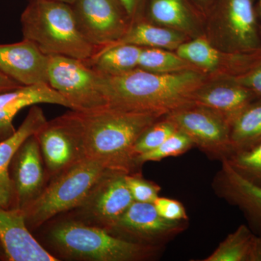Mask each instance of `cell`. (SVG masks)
<instances>
[{
    "mask_svg": "<svg viewBox=\"0 0 261 261\" xmlns=\"http://www.w3.org/2000/svg\"><path fill=\"white\" fill-rule=\"evenodd\" d=\"M189 39L190 38L183 33L156 25L142 18L130 24L128 30L119 40L102 49L120 44H132L142 48L176 51Z\"/></svg>",
    "mask_w": 261,
    "mask_h": 261,
    "instance_id": "obj_22",
    "label": "cell"
},
{
    "mask_svg": "<svg viewBox=\"0 0 261 261\" xmlns=\"http://www.w3.org/2000/svg\"><path fill=\"white\" fill-rule=\"evenodd\" d=\"M0 242L8 260H58L34 238L18 209L0 207Z\"/></svg>",
    "mask_w": 261,
    "mask_h": 261,
    "instance_id": "obj_17",
    "label": "cell"
},
{
    "mask_svg": "<svg viewBox=\"0 0 261 261\" xmlns=\"http://www.w3.org/2000/svg\"><path fill=\"white\" fill-rule=\"evenodd\" d=\"M10 176L14 189L15 208L23 210L40 195L49 178L35 135L24 141L15 152L10 163Z\"/></svg>",
    "mask_w": 261,
    "mask_h": 261,
    "instance_id": "obj_12",
    "label": "cell"
},
{
    "mask_svg": "<svg viewBox=\"0 0 261 261\" xmlns=\"http://www.w3.org/2000/svg\"><path fill=\"white\" fill-rule=\"evenodd\" d=\"M153 204L163 219L173 221H188L186 209L179 201L159 196Z\"/></svg>",
    "mask_w": 261,
    "mask_h": 261,
    "instance_id": "obj_31",
    "label": "cell"
},
{
    "mask_svg": "<svg viewBox=\"0 0 261 261\" xmlns=\"http://www.w3.org/2000/svg\"><path fill=\"white\" fill-rule=\"evenodd\" d=\"M142 49L132 44H120L99 49L86 63L102 74H124L138 68Z\"/></svg>",
    "mask_w": 261,
    "mask_h": 261,
    "instance_id": "obj_24",
    "label": "cell"
},
{
    "mask_svg": "<svg viewBox=\"0 0 261 261\" xmlns=\"http://www.w3.org/2000/svg\"><path fill=\"white\" fill-rule=\"evenodd\" d=\"M97 73L99 91L106 105L163 116L194 105V93L209 77L197 69L168 74L140 68L118 75Z\"/></svg>",
    "mask_w": 261,
    "mask_h": 261,
    "instance_id": "obj_2",
    "label": "cell"
},
{
    "mask_svg": "<svg viewBox=\"0 0 261 261\" xmlns=\"http://www.w3.org/2000/svg\"><path fill=\"white\" fill-rule=\"evenodd\" d=\"M109 171L100 161L84 159L51 178L40 195L22 210L29 230L61 213L78 208Z\"/></svg>",
    "mask_w": 261,
    "mask_h": 261,
    "instance_id": "obj_5",
    "label": "cell"
},
{
    "mask_svg": "<svg viewBox=\"0 0 261 261\" xmlns=\"http://www.w3.org/2000/svg\"><path fill=\"white\" fill-rule=\"evenodd\" d=\"M48 84L73 106L87 110L105 106L98 73L84 61L70 57L49 56Z\"/></svg>",
    "mask_w": 261,
    "mask_h": 261,
    "instance_id": "obj_8",
    "label": "cell"
},
{
    "mask_svg": "<svg viewBox=\"0 0 261 261\" xmlns=\"http://www.w3.org/2000/svg\"><path fill=\"white\" fill-rule=\"evenodd\" d=\"M175 51L208 76H238L261 55V51L231 53L221 50L214 47L205 35L189 39Z\"/></svg>",
    "mask_w": 261,
    "mask_h": 261,
    "instance_id": "obj_13",
    "label": "cell"
},
{
    "mask_svg": "<svg viewBox=\"0 0 261 261\" xmlns=\"http://www.w3.org/2000/svg\"><path fill=\"white\" fill-rule=\"evenodd\" d=\"M47 120L43 110L32 106L23 123L11 137L0 142V207L15 208L14 189L10 176V166L13 156L24 141L35 135Z\"/></svg>",
    "mask_w": 261,
    "mask_h": 261,
    "instance_id": "obj_21",
    "label": "cell"
},
{
    "mask_svg": "<svg viewBox=\"0 0 261 261\" xmlns=\"http://www.w3.org/2000/svg\"><path fill=\"white\" fill-rule=\"evenodd\" d=\"M202 261H261V237L240 225Z\"/></svg>",
    "mask_w": 261,
    "mask_h": 261,
    "instance_id": "obj_23",
    "label": "cell"
},
{
    "mask_svg": "<svg viewBox=\"0 0 261 261\" xmlns=\"http://www.w3.org/2000/svg\"><path fill=\"white\" fill-rule=\"evenodd\" d=\"M177 130L171 120L163 116L147 128L135 142L133 147L135 159L140 154L154 150Z\"/></svg>",
    "mask_w": 261,
    "mask_h": 261,
    "instance_id": "obj_29",
    "label": "cell"
},
{
    "mask_svg": "<svg viewBox=\"0 0 261 261\" xmlns=\"http://www.w3.org/2000/svg\"><path fill=\"white\" fill-rule=\"evenodd\" d=\"M49 56L28 39L0 44V73L22 86L48 84Z\"/></svg>",
    "mask_w": 261,
    "mask_h": 261,
    "instance_id": "obj_16",
    "label": "cell"
},
{
    "mask_svg": "<svg viewBox=\"0 0 261 261\" xmlns=\"http://www.w3.org/2000/svg\"><path fill=\"white\" fill-rule=\"evenodd\" d=\"M197 11L205 19L217 0H189Z\"/></svg>",
    "mask_w": 261,
    "mask_h": 261,
    "instance_id": "obj_34",
    "label": "cell"
},
{
    "mask_svg": "<svg viewBox=\"0 0 261 261\" xmlns=\"http://www.w3.org/2000/svg\"><path fill=\"white\" fill-rule=\"evenodd\" d=\"M163 116L108 105L87 110L70 109L62 115L78 137L85 159L100 161L110 169L126 173L137 169L133 154L135 142Z\"/></svg>",
    "mask_w": 261,
    "mask_h": 261,
    "instance_id": "obj_1",
    "label": "cell"
},
{
    "mask_svg": "<svg viewBox=\"0 0 261 261\" xmlns=\"http://www.w3.org/2000/svg\"><path fill=\"white\" fill-rule=\"evenodd\" d=\"M20 87H22V85L18 82L0 73V93L14 90Z\"/></svg>",
    "mask_w": 261,
    "mask_h": 261,
    "instance_id": "obj_35",
    "label": "cell"
},
{
    "mask_svg": "<svg viewBox=\"0 0 261 261\" xmlns=\"http://www.w3.org/2000/svg\"><path fill=\"white\" fill-rule=\"evenodd\" d=\"M34 135L49 178L85 159L78 137L62 116L47 121Z\"/></svg>",
    "mask_w": 261,
    "mask_h": 261,
    "instance_id": "obj_14",
    "label": "cell"
},
{
    "mask_svg": "<svg viewBox=\"0 0 261 261\" xmlns=\"http://www.w3.org/2000/svg\"><path fill=\"white\" fill-rule=\"evenodd\" d=\"M259 97L232 77L209 76L195 91L192 102L220 113L231 123L240 112Z\"/></svg>",
    "mask_w": 261,
    "mask_h": 261,
    "instance_id": "obj_15",
    "label": "cell"
},
{
    "mask_svg": "<svg viewBox=\"0 0 261 261\" xmlns=\"http://www.w3.org/2000/svg\"><path fill=\"white\" fill-rule=\"evenodd\" d=\"M42 103L73 109L68 99L47 83L22 86L0 93V142L16 132L13 120L21 110Z\"/></svg>",
    "mask_w": 261,
    "mask_h": 261,
    "instance_id": "obj_19",
    "label": "cell"
},
{
    "mask_svg": "<svg viewBox=\"0 0 261 261\" xmlns=\"http://www.w3.org/2000/svg\"><path fill=\"white\" fill-rule=\"evenodd\" d=\"M144 18L190 39L205 35V19L189 0H147Z\"/></svg>",
    "mask_w": 261,
    "mask_h": 261,
    "instance_id": "obj_20",
    "label": "cell"
},
{
    "mask_svg": "<svg viewBox=\"0 0 261 261\" xmlns=\"http://www.w3.org/2000/svg\"><path fill=\"white\" fill-rule=\"evenodd\" d=\"M224 161L242 177L261 187V142L252 148L233 152Z\"/></svg>",
    "mask_w": 261,
    "mask_h": 261,
    "instance_id": "obj_28",
    "label": "cell"
},
{
    "mask_svg": "<svg viewBox=\"0 0 261 261\" xmlns=\"http://www.w3.org/2000/svg\"><path fill=\"white\" fill-rule=\"evenodd\" d=\"M49 240L60 256L80 260H150L163 247L128 241L105 228L75 220L56 225Z\"/></svg>",
    "mask_w": 261,
    "mask_h": 261,
    "instance_id": "obj_4",
    "label": "cell"
},
{
    "mask_svg": "<svg viewBox=\"0 0 261 261\" xmlns=\"http://www.w3.org/2000/svg\"><path fill=\"white\" fill-rule=\"evenodd\" d=\"M165 116L211 159L222 162L233 153L230 141L231 123L220 113L191 105Z\"/></svg>",
    "mask_w": 261,
    "mask_h": 261,
    "instance_id": "obj_7",
    "label": "cell"
},
{
    "mask_svg": "<svg viewBox=\"0 0 261 261\" xmlns=\"http://www.w3.org/2000/svg\"><path fill=\"white\" fill-rule=\"evenodd\" d=\"M214 185L221 197L243 211L249 227L261 237V187L242 177L226 161H222Z\"/></svg>",
    "mask_w": 261,
    "mask_h": 261,
    "instance_id": "obj_18",
    "label": "cell"
},
{
    "mask_svg": "<svg viewBox=\"0 0 261 261\" xmlns=\"http://www.w3.org/2000/svg\"><path fill=\"white\" fill-rule=\"evenodd\" d=\"M257 15H258L259 25H260V32L261 36V0H255Z\"/></svg>",
    "mask_w": 261,
    "mask_h": 261,
    "instance_id": "obj_36",
    "label": "cell"
},
{
    "mask_svg": "<svg viewBox=\"0 0 261 261\" xmlns=\"http://www.w3.org/2000/svg\"><path fill=\"white\" fill-rule=\"evenodd\" d=\"M123 7L132 23L144 18L147 0H118Z\"/></svg>",
    "mask_w": 261,
    "mask_h": 261,
    "instance_id": "obj_33",
    "label": "cell"
},
{
    "mask_svg": "<svg viewBox=\"0 0 261 261\" xmlns=\"http://www.w3.org/2000/svg\"><path fill=\"white\" fill-rule=\"evenodd\" d=\"M0 260H7L6 255H5V252L4 248H3V245H2L1 242H0Z\"/></svg>",
    "mask_w": 261,
    "mask_h": 261,
    "instance_id": "obj_37",
    "label": "cell"
},
{
    "mask_svg": "<svg viewBox=\"0 0 261 261\" xmlns=\"http://www.w3.org/2000/svg\"><path fill=\"white\" fill-rule=\"evenodd\" d=\"M23 39L48 56L90 61L97 49L81 33L71 5L58 0H30L21 16Z\"/></svg>",
    "mask_w": 261,
    "mask_h": 261,
    "instance_id": "obj_3",
    "label": "cell"
},
{
    "mask_svg": "<svg viewBox=\"0 0 261 261\" xmlns=\"http://www.w3.org/2000/svg\"><path fill=\"white\" fill-rule=\"evenodd\" d=\"M71 5L81 33L97 50L119 40L132 24L118 0H75Z\"/></svg>",
    "mask_w": 261,
    "mask_h": 261,
    "instance_id": "obj_9",
    "label": "cell"
},
{
    "mask_svg": "<svg viewBox=\"0 0 261 261\" xmlns=\"http://www.w3.org/2000/svg\"><path fill=\"white\" fill-rule=\"evenodd\" d=\"M126 181L135 202L153 203L161 190L158 184L145 179L139 171L127 173Z\"/></svg>",
    "mask_w": 261,
    "mask_h": 261,
    "instance_id": "obj_30",
    "label": "cell"
},
{
    "mask_svg": "<svg viewBox=\"0 0 261 261\" xmlns=\"http://www.w3.org/2000/svg\"><path fill=\"white\" fill-rule=\"evenodd\" d=\"M232 78L261 97V55L248 69Z\"/></svg>",
    "mask_w": 261,
    "mask_h": 261,
    "instance_id": "obj_32",
    "label": "cell"
},
{
    "mask_svg": "<svg viewBox=\"0 0 261 261\" xmlns=\"http://www.w3.org/2000/svg\"><path fill=\"white\" fill-rule=\"evenodd\" d=\"M126 174L113 170L108 171L78 207L89 224L111 232L122 215L135 202L126 185Z\"/></svg>",
    "mask_w": 261,
    "mask_h": 261,
    "instance_id": "obj_11",
    "label": "cell"
},
{
    "mask_svg": "<svg viewBox=\"0 0 261 261\" xmlns=\"http://www.w3.org/2000/svg\"><path fill=\"white\" fill-rule=\"evenodd\" d=\"M58 1L63 2V3H68V4L73 5L75 0H58Z\"/></svg>",
    "mask_w": 261,
    "mask_h": 261,
    "instance_id": "obj_38",
    "label": "cell"
},
{
    "mask_svg": "<svg viewBox=\"0 0 261 261\" xmlns=\"http://www.w3.org/2000/svg\"><path fill=\"white\" fill-rule=\"evenodd\" d=\"M194 147L195 146L190 137L177 130L154 150L137 156L135 159L136 167L139 168L147 162H156L181 155Z\"/></svg>",
    "mask_w": 261,
    "mask_h": 261,
    "instance_id": "obj_27",
    "label": "cell"
},
{
    "mask_svg": "<svg viewBox=\"0 0 261 261\" xmlns=\"http://www.w3.org/2000/svg\"><path fill=\"white\" fill-rule=\"evenodd\" d=\"M230 141L233 153L260 143L261 97L249 104L231 122Z\"/></svg>",
    "mask_w": 261,
    "mask_h": 261,
    "instance_id": "obj_25",
    "label": "cell"
},
{
    "mask_svg": "<svg viewBox=\"0 0 261 261\" xmlns=\"http://www.w3.org/2000/svg\"><path fill=\"white\" fill-rule=\"evenodd\" d=\"M205 37L228 53L261 51L255 0H217L205 19Z\"/></svg>",
    "mask_w": 261,
    "mask_h": 261,
    "instance_id": "obj_6",
    "label": "cell"
},
{
    "mask_svg": "<svg viewBox=\"0 0 261 261\" xmlns=\"http://www.w3.org/2000/svg\"><path fill=\"white\" fill-rule=\"evenodd\" d=\"M187 221L163 219L153 203L134 202L111 233L118 238L144 245L164 246L165 243L186 230Z\"/></svg>",
    "mask_w": 261,
    "mask_h": 261,
    "instance_id": "obj_10",
    "label": "cell"
},
{
    "mask_svg": "<svg viewBox=\"0 0 261 261\" xmlns=\"http://www.w3.org/2000/svg\"><path fill=\"white\" fill-rule=\"evenodd\" d=\"M138 68L161 74L197 69L176 51L156 48H142Z\"/></svg>",
    "mask_w": 261,
    "mask_h": 261,
    "instance_id": "obj_26",
    "label": "cell"
}]
</instances>
